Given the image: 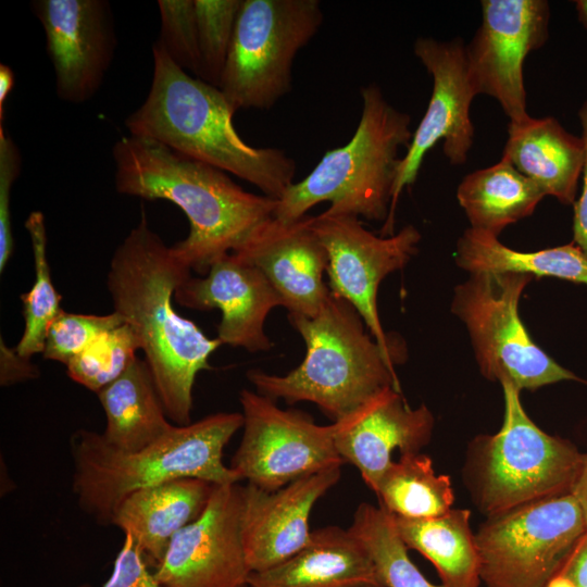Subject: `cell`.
Listing matches in <instances>:
<instances>
[{
  "instance_id": "31",
  "label": "cell",
  "mask_w": 587,
  "mask_h": 587,
  "mask_svg": "<svg viewBox=\"0 0 587 587\" xmlns=\"http://www.w3.org/2000/svg\"><path fill=\"white\" fill-rule=\"evenodd\" d=\"M141 350V342L127 323L112 328L73 358L66 365L68 377L99 392L120 377Z\"/></svg>"
},
{
  "instance_id": "33",
  "label": "cell",
  "mask_w": 587,
  "mask_h": 587,
  "mask_svg": "<svg viewBox=\"0 0 587 587\" xmlns=\"http://www.w3.org/2000/svg\"><path fill=\"white\" fill-rule=\"evenodd\" d=\"M124 323L115 311L96 315L62 310L49 327L42 355L66 365L100 335Z\"/></svg>"
},
{
  "instance_id": "34",
  "label": "cell",
  "mask_w": 587,
  "mask_h": 587,
  "mask_svg": "<svg viewBox=\"0 0 587 587\" xmlns=\"http://www.w3.org/2000/svg\"><path fill=\"white\" fill-rule=\"evenodd\" d=\"M161 32L158 41L171 60L198 76L200 66L195 0H159Z\"/></svg>"
},
{
  "instance_id": "38",
  "label": "cell",
  "mask_w": 587,
  "mask_h": 587,
  "mask_svg": "<svg viewBox=\"0 0 587 587\" xmlns=\"http://www.w3.org/2000/svg\"><path fill=\"white\" fill-rule=\"evenodd\" d=\"M578 118L582 127L580 137L584 142L585 159L582 172V193L573 204L574 215L572 242L587 255V101H585L579 108Z\"/></svg>"
},
{
  "instance_id": "16",
  "label": "cell",
  "mask_w": 587,
  "mask_h": 587,
  "mask_svg": "<svg viewBox=\"0 0 587 587\" xmlns=\"http://www.w3.org/2000/svg\"><path fill=\"white\" fill-rule=\"evenodd\" d=\"M33 8L43 27L58 97L76 104L89 100L100 88L114 54L109 3L38 0Z\"/></svg>"
},
{
  "instance_id": "17",
  "label": "cell",
  "mask_w": 587,
  "mask_h": 587,
  "mask_svg": "<svg viewBox=\"0 0 587 587\" xmlns=\"http://www.w3.org/2000/svg\"><path fill=\"white\" fill-rule=\"evenodd\" d=\"M174 299L193 310L218 309L217 338L223 345L250 352L273 347L264 322L273 308L283 307V299L261 270L234 252L215 260L204 277L187 278Z\"/></svg>"
},
{
  "instance_id": "28",
  "label": "cell",
  "mask_w": 587,
  "mask_h": 587,
  "mask_svg": "<svg viewBox=\"0 0 587 587\" xmlns=\"http://www.w3.org/2000/svg\"><path fill=\"white\" fill-rule=\"evenodd\" d=\"M375 495L378 507L407 519H429L451 510L454 492L447 475L435 473L426 454H401L382 476Z\"/></svg>"
},
{
  "instance_id": "3",
  "label": "cell",
  "mask_w": 587,
  "mask_h": 587,
  "mask_svg": "<svg viewBox=\"0 0 587 587\" xmlns=\"http://www.w3.org/2000/svg\"><path fill=\"white\" fill-rule=\"evenodd\" d=\"M152 57L148 96L125 120L129 135L155 140L279 199L294 184V159L278 148L247 143L235 129V112L222 91L177 66L158 40Z\"/></svg>"
},
{
  "instance_id": "12",
  "label": "cell",
  "mask_w": 587,
  "mask_h": 587,
  "mask_svg": "<svg viewBox=\"0 0 587 587\" xmlns=\"http://www.w3.org/2000/svg\"><path fill=\"white\" fill-rule=\"evenodd\" d=\"M312 226L328 255L330 292L353 305L387 357L399 363L396 344L380 323L377 290L387 275L404 267L416 254L420 232L407 225L394 235L376 236L357 216L324 212L313 216Z\"/></svg>"
},
{
  "instance_id": "29",
  "label": "cell",
  "mask_w": 587,
  "mask_h": 587,
  "mask_svg": "<svg viewBox=\"0 0 587 587\" xmlns=\"http://www.w3.org/2000/svg\"><path fill=\"white\" fill-rule=\"evenodd\" d=\"M348 528L370 554L383 587H446L429 582L412 562L390 514L382 508L360 503Z\"/></svg>"
},
{
  "instance_id": "40",
  "label": "cell",
  "mask_w": 587,
  "mask_h": 587,
  "mask_svg": "<svg viewBox=\"0 0 587 587\" xmlns=\"http://www.w3.org/2000/svg\"><path fill=\"white\" fill-rule=\"evenodd\" d=\"M571 494L580 507L587 525V454H584L583 464Z\"/></svg>"
},
{
  "instance_id": "21",
  "label": "cell",
  "mask_w": 587,
  "mask_h": 587,
  "mask_svg": "<svg viewBox=\"0 0 587 587\" xmlns=\"http://www.w3.org/2000/svg\"><path fill=\"white\" fill-rule=\"evenodd\" d=\"M215 485L184 477L142 488L125 497L113 512L118 527L153 571L173 537L205 510Z\"/></svg>"
},
{
  "instance_id": "36",
  "label": "cell",
  "mask_w": 587,
  "mask_h": 587,
  "mask_svg": "<svg viewBox=\"0 0 587 587\" xmlns=\"http://www.w3.org/2000/svg\"><path fill=\"white\" fill-rule=\"evenodd\" d=\"M103 587H165L151 572L141 553L125 537L116 554L113 571Z\"/></svg>"
},
{
  "instance_id": "2",
  "label": "cell",
  "mask_w": 587,
  "mask_h": 587,
  "mask_svg": "<svg viewBox=\"0 0 587 587\" xmlns=\"http://www.w3.org/2000/svg\"><path fill=\"white\" fill-rule=\"evenodd\" d=\"M114 183L122 195L167 200L189 222L173 252L199 274L240 250L274 217L277 199L242 189L226 172L149 138L125 136L112 149Z\"/></svg>"
},
{
  "instance_id": "25",
  "label": "cell",
  "mask_w": 587,
  "mask_h": 587,
  "mask_svg": "<svg viewBox=\"0 0 587 587\" xmlns=\"http://www.w3.org/2000/svg\"><path fill=\"white\" fill-rule=\"evenodd\" d=\"M390 516L405 547L435 566L444 586L479 587L480 564L469 510L451 509L429 519Z\"/></svg>"
},
{
  "instance_id": "43",
  "label": "cell",
  "mask_w": 587,
  "mask_h": 587,
  "mask_svg": "<svg viewBox=\"0 0 587 587\" xmlns=\"http://www.w3.org/2000/svg\"><path fill=\"white\" fill-rule=\"evenodd\" d=\"M79 587H90V586H89V585H82V586H79Z\"/></svg>"
},
{
  "instance_id": "27",
  "label": "cell",
  "mask_w": 587,
  "mask_h": 587,
  "mask_svg": "<svg viewBox=\"0 0 587 587\" xmlns=\"http://www.w3.org/2000/svg\"><path fill=\"white\" fill-rule=\"evenodd\" d=\"M457 264L470 272L549 276L587 285V255L572 241L534 252L513 250L498 236L469 227L459 238Z\"/></svg>"
},
{
  "instance_id": "7",
  "label": "cell",
  "mask_w": 587,
  "mask_h": 587,
  "mask_svg": "<svg viewBox=\"0 0 587 587\" xmlns=\"http://www.w3.org/2000/svg\"><path fill=\"white\" fill-rule=\"evenodd\" d=\"M500 384L502 426L479 441L478 502L488 516L571 494L584 460L571 442L545 433L529 419L520 389L508 380Z\"/></svg>"
},
{
  "instance_id": "44",
  "label": "cell",
  "mask_w": 587,
  "mask_h": 587,
  "mask_svg": "<svg viewBox=\"0 0 587 587\" xmlns=\"http://www.w3.org/2000/svg\"><path fill=\"white\" fill-rule=\"evenodd\" d=\"M245 587H247V586H245Z\"/></svg>"
},
{
  "instance_id": "41",
  "label": "cell",
  "mask_w": 587,
  "mask_h": 587,
  "mask_svg": "<svg viewBox=\"0 0 587 587\" xmlns=\"http://www.w3.org/2000/svg\"><path fill=\"white\" fill-rule=\"evenodd\" d=\"M14 86V73L7 64H0V122L4 118V102Z\"/></svg>"
},
{
  "instance_id": "32",
  "label": "cell",
  "mask_w": 587,
  "mask_h": 587,
  "mask_svg": "<svg viewBox=\"0 0 587 587\" xmlns=\"http://www.w3.org/2000/svg\"><path fill=\"white\" fill-rule=\"evenodd\" d=\"M242 0H195L200 66L198 78L218 88Z\"/></svg>"
},
{
  "instance_id": "20",
  "label": "cell",
  "mask_w": 587,
  "mask_h": 587,
  "mask_svg": "<svg viewBox=\"0 0 587 587\" xmlns=\"http://www.w3.org/2000/svg\"><path fill=\"white\" fill-rule=\"evenodd\" d=\"M312 221L308 214L291 222L273 217L234 252L261 270L288 314L313 316L330 295L323 279L328 255Z\"/></svg>"
},
{
  "instance_id": "13",
  "label": "cell",
  "mask_w": 587,
  "mask_h": 587,
  "mask_svg": "<svg viewBox=\"0 0 587 587\" xmlns=\"http://www.w3.org/2000/svg\"><path fill=\"white\" fill-rule=\"evenodd\" d=\"M413 52L430 74L433 89L425 114L400 159L389 214L380 233L383 237L395 234L399 197L416 180L426 153L442 140V150L450 164L461 165L466 162L474 141L470 110L476 95L467 76L463 40L420 37L414 41Z\"/></svg>"
},
{
  "instance_id": "11",
  "label": "cell",
  "mask_w": 587,
  "mask_h": 587,
  "mask_svg": "<svg viewBox=\"0 0 587 587\" xmlns=\"http://www.w3.org/2000/svg\"><path fill=\"white\" fill-rule=\"evenodd\" d=\"M243 433L229 467L266 491L345 463L334 440V424L317 425L299 410H283L274 399L242 389Z\"/></svg>"
},
{
  "instance_id": "19",
  "label": "cell",
  "mask_w": 587,
  "mask_h": 587,
  "mask_svg": "<svg viewBox=\"0 0 587 587\" xmlns=\"http://www.w3.org/2000/svg\"><path fill=\"white\" fill-rule=\"evenodd\" d=\"M333 424L339 455L375 491L396 449L417 453L429 441L434 416L424 404L411 408L400 390L389 387Z\"/></svg>"
},
{
  "instance_id": "23",
  "label": "cell",
  "mask_w": 587,
  "mask_h": 587,
  "mask_svg": "<svg viewBox=\"0 0 587 587\" xmlns=\"http://www.w3.org/2000/svg\"><path fill=\"white\" fill-rule=\"evenodd\" d=\"M502 159L564 205L574 204L585 148L580 136L567 132L553 116H528L509 123Z\"/></svg>"
},
{
  "instance_id": "14",
  "label": "cell",
  "mask_w": 587,
  "mask_h": 587,
  "mask_svg": "<svg viewBox=\"0 0 587 587\" xmlns=\"http://www.w3.org/2000/svg\"><path fill=\"white\" fill-rule=\"evenodd\" d=\"M482 23L465 46L467 76L476 96L496 99L509 123L529 116L523 65L549 37L546 0H483Z\"/></svg>"
},
{
  "instance_id": "10",
  "label": "cell",
  "mask_w": 587,
  "mask_h": 587,
  "mask_svg": "<svg viewBox=\"0 0 587 587\" xmlns=\"http://www.w3.org/2000/svg\"><path fill=\"white\" fill-rule=\"evenodd\" d=\"M572 494L488 516L475 535L486 587H547L586 532Z\"/></svg>"
},
{
  "instance_id": "35",
  "label": "cell",
  "mask_w": 587,
  "mask_h": 587,
  "mask_svg": "<svg viewBox=\"0 0 587 587\" xmlns=\"http://www.w3.org/2000/svg\"><path fill=\"white\" fill-rule=\"evenodd\" d=\"M22 170V155L13 139L0 125V272L7 267L14 252L11 224V193Z\"/></svg>"
},
{
  "instance_id": "1",
  "label": "cell",
  "mask_w": 587,
  "mask_h": 587,
  "mask_svg": "<svg viewBox=\"0 0 587 587\" xmlns=\"http://www.w3.org/2000/svg\"><path fill=\"white\" fill-rule=\"evenodd\" d=\"M190 271L149 227L142 211L115 249L107 275L114 311L137 334L167 417L178 426L191 423L196 377L212 369L209 358L223 345L173 305Z\"/></svg>"
},
{
  "instance_id": "26",
  "label": "cell",
  "mask_w": 587,
  "mask_h": 587,
  "mask_svg": "<svg viewBox=\"0 0 587 587\" xmlns=\"http://www.w3.org/2000/svg\"><path fill=\"white\" fill-rule=\"evenodd\" d=\"M544 197L545 191L535 182L502 158L464 176L457 189L471 228L496 236L529 216Z\"/></svg>"
},
{
  "instance_id": "9",
  "label": "cell",
  "mask_w": 587,
  "mask_h": 587,
  "mask_svg": "<svg viewBox=\"0 0 587 587\" xmlns=\"http://www.w3.org/2000/svg\"><path fill=\"white\" fill-rule=\"evenodd\" d=\"M533 276L515 273L471 274L454 289L451 311L466 326L482 374L534 390L582 380L533 341L520 315L519 302Z\"/></svg>"
},
{
  "instance_id": "5",
  "label": "cell",
  "mask_w": 587,
  "mask_h": 587,
  "mask_svg": "<svg viewBox=\"0 0 587 587\" xmlns=\"http://www.w3.org/2000/svg\"><path fill=\"white\" fill-rule=\"evenodd\" d=\"M288 320L305 342L304 359L286 375L248 371L258 394L289 404L312 402L334 423L386 388L400 390L395 363L347 300L330 292L315 315Z\"/></svg>"
},
{
  "instance_id": "15",
  "label": "cell",
  "mask_w": 587,
  "mask_h": 587,
  "mask_svg": "<svg viewBox=\"0 0 587 587\" xmlns=\"http://www.w3.org/2000/svg\"><path fill=\"white\" fill-rule=\"evenodd\" d=\"M165 587H245L241 486L215 485L203 513L180 529L153 571Z\"/></svg>"
},
{
  "instance_id": "18",
  "label": "cell",
  "mask_w": 587,
  "mask_h": 587,
  "mask_svg": "<svg viewBox=\"0 0 587 587\" xmlns=\"http://www.w3.org/2000/svg\"><path fill=\"white\" fill-rule=\"evenodd\" d=\"M340 475V467H333L274 491L241 486V537L251 573L274 567L305 547L313 507Z\"/></svg>"
},
{
  "instance_id": "39",
  "label": "cell",
  "mask_w": 587,
  "mask_h": 587,
  "mask_svg": "<svg viewBox=\"0 0 587 587\" xmlns=\"http://www.w3.org/2000/svg\"><path fill=\"white\" fill-rule=\"evenodd\" d=\"M39 370L30 360L22 358L15 348H10L0 339V384L10 386L16 383L35 379Z\"/></svg>"
},
{
  "instance_id": "4",
  "label": "cell",
  "mask_w": 587,
  "mask_h": 587,
  "mask_svg": "<svg viewBox=\"0 0 587 587\" xmlns=\"http://www.w3.org/2000/svg\"><path fill=\"white\" fill-rule=\"evenodd\" d=\"M243 426L239 412H220L188 425H174L137 451L111 446L102 433L78 429L70 440L72 489L79 509L100 525L129 494L184 477L214 485L236 484L239 476L223 462L224 449Z\"/></svg>"
},
{
  "instance_id": "22",
  "label": "cell",
  "mask_w": 587,
  "mask_h": 587,
  "mask_svg": "<svg viewBox=\"0 0 587 587\" xmlns=\"http://www.w3.org/2000/svg\"><path fill=\"white\" fill-rule=\"evenodd\" d=\"M247 587H383L375 565L349 528H315L285 562L250 573Z\"/></svg>"
},
{
  "instance_id": "24",
  "label": "cell",
  "mask_w": 587,
  "mask_h": 587,
  "mask_svg": "<svg viewBox=\"0 0 587 587\" xmlns=\"http://www.w3.org/2000/svg\"><path fill=\"white\" fill-rule=\"evenodd\" d=\"M97 395L105 415L102 435L120 450H140L174 426L145 359L136 357L120 377Z\"/></svg>"
},
{
  "instance_id": "37",
  "label": "cell",
  "mask_w": 587,
  "mask_h": 587,
  "mask_svg": "<svg viewBox=\"0 0 587 587\" xmlns=\"http://www.w3.org/2000/svg\"><path fill=\"white\" fill-rule=\"evenodd\" d=\"M547 587H587V529L576 541Z\"/></svg>"
},
{
  "instance_id": "6",
  "label": "cell",
  "mask_w": 587,
  "mask_h": 587,
  "mask_svg": "<svg viewBox=\"0 0 587 587\" xmlns=\"http://www.w3.org/2000/svg\"><path fill=\"white\" fill-rule=\"evenodd\" d=\"M362 113L351 139L325 152L302 180L277 199L274 217L296 221L328 201L326 214L353 215L386 222L400 159L410 145L411 116L392 107L380 87L361 89Z\"/></svg>"
},
{
  "instance_id": "42",
  "label": "cell",
  "mask_w": 587,
  "mask_h": 587,
  "mask_svg": "<svg viewBox=\"0 0 587 587\" xmlns=\"http://www.w3.org/2000/svg\"><path fill=\"white\" fill-rule=\"evenodd\" d=\"M575 8L578 21L587 29V0H576Z\"/></svg>"
},
{
  "instance_id": "30",
  "label": "cell",
  "mask_w": 587,
  "mask_h": 587,
  "mask_svg": "<svg viewBox=\"0 0 587 587\" xmlns=\"http://www.w3.org/2000/svg\"><path fill=\"white\" fill-rule=\"evenodd\" d=\"M25 228L32 243L35 280L32 288L20 297L25 326L15 350L22 358L30 360L43 352L49 327L63 309L61 296L51 279L43 214L40 211L30 212Z\"/></svg>"
},
{
  "instance_id": "8",
  "label": "cell",
  "mask_w": 587,
  "mask_h": 587,
  "mask_svg": "<svg viewBox=\"0 0 587 587\" xmlns=\"http://www.w3.org/2000/svg\"><path fill=\"white\" fill-rule=\"evenodd\" d=\"M319 0H242L218 89L234 110H268L323 23Z\"/></svg>"
}]
</instances>
